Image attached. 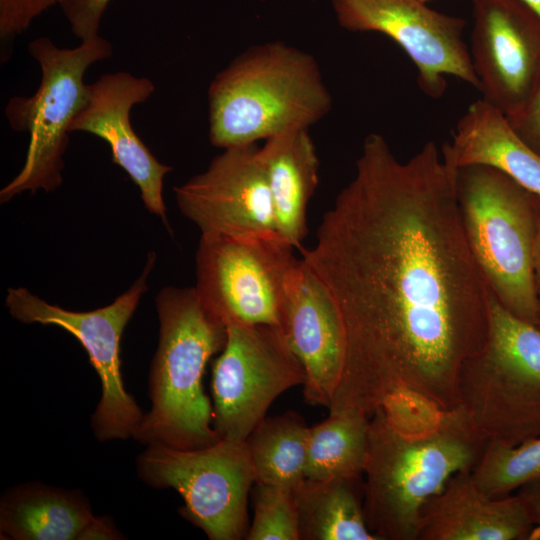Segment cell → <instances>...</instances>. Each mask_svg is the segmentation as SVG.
<instances>
[{
  "instance_id": "cell-1",
  "label": "cell",
  "mask_w": 540,
  "mask_h": 540,
  "mask_svg": "<svg viewBox=\"0 0 540 540\" xmlns=\"http://www.w3.org/2000/svg\"><path fill=\"white\" fill-rule=\"evenodd\" d=\"M456 176L433 141L402 162L371 133L314 247L300 249L345 329L329 413L370 417L398 389L457 405L460 371L488 337L490 290L466 238Z\"/></svg>"
},
{
  "instance_id": "cell-2",
  "label": "cell",
  "mask_w": 540,
  "mask_h": 540,
  "mask_svg": "<svg viewBox=\"0 0 540 540\" xmlns=\"http://www.w3.org/2000/svg\"><path fill=\"white\" fill-rule=\"evenodd\" d=\"M486 442L459 406L427 431L394 424L379 407L368 425L363 508L378 540H417L423 505L456 473L472 471Z\"/></svg>"
},
{
  "instance_id": "cell-3",
  "label": "cell",
  "mask_w": 540,
  "mask_h": 540,
  "mask_svg": "<svg viewBox=\"0 0 540 540\" xmlns=\"http://www.w3.org/2000/svg\"><path fill=\"white\" fill-rule=\"evenodd\" d=\"M209 139L225 149L254 144L289 128H307L332 108L316 59L281 41L249 47L208 89Z\"/></svg>"
},
{
  "instance_id": "cell-4",
  "label": "cell",
  "mask_w": 540,
  "mask_h": 540,
  "mask_svg": "<svg viewBox=\"0 0 540 540\" xmlns=\"http://www.w3.org/2000/svg\"><path fill=\"white\" fill-rule=\"evenodd\" d=\"M156 310L160 328L149 373L151 409L133 439L178 449L212 445L220 438L202 377L225 345L226 325L204 306L195 287L162 288Z\"/></svg>"
},
{
  "instance_id": "cell-5",
  "label": "cell",
  "mask_w": 540,
  "mask_h": 540,
  "mask_svg": "<svg viewBox=\"0 0 540 540\" xmlns=\"http://www.w3.org/2000/svg\"><path fill=\"white\" fill-rule=\"evenodd\" d=\"M456 189L466 238L490 292L540 327L533 270L538 197L486 165L458 168Z\"/></svg>"
},
{
  "instance_id": "cell-6",
  "label": "cell",
  "mask_w": 540,
  "mask_h": 540,
  "mask_svg": "<svg viewBox=\"0 0 540 540\" xmlns=\"http://www.w3.org/2000/svg\"><path fill=\"white\" fill-rule=\"evenodd\" d=\"M457 406L486 442L515 446L540 436V327L491 292L488 337L460 371Z\"/></svg>"
},
{
  "instance_id": "cell-7",
  "label": "cell",
  "mask_w": 540,
  "mask_h": 540,
  "mask_svg": "<svg viewBox=\"0 0 540 540\" xmlns=\"http://www.w3.org/2000/svg\"><path fill=\"white\" fill-rule=\"evenodd\" d=\"M28 52L40 66L41 81L32 96L12 97L5 108L10 127L28 132L29 145L22 169L0 191L1 203L25 191L50 192L62 184L69 128L89 97L85 72L111 57L113 49L100 35L75 48H59L38 37L28 44Z\"/></svg>"
},
{
  "instance_id": "cell-8",
  "label": "cell",
  "mask_w": 540,
  "mask_h": 540,
  "mask_svg": "<svg viewBox=\"0 0 540 540\" xmlns=\"http://www.w3.org/2000/svg\"><path fill=\"white\" fill-rule=\"evenodd\" d=\"M299 264L293 247L279 236L201 234L195 289L204 306L225 325H269L281 330Z\"/></svg>"
},
{
  "instance_id": "cell-9",
  "label": "cell",
  "mask_w": 540,
  "mask_h": 540,
  "mask_svg": "<svg viewBox=\"0 0 540 540\" xmlns=\"http://www.w3.org/2000/svg\"><path fill=\"white\" fill-rule=\"evenodd\" d=\"M156 263L149 253L141 275L111 304L92 311H72L49 304L27 288H8L5 300L11 316L26 324L58 326L72 334L86 350L101 382V398L91 417L97 440L133 438L144 413L127 392L121 374L120 340Z\"/></svg>"
},
{
  "instance_id": "cell-10",
  "label": "cell",
  "mask_w": 540,
  "mask_h": 540,
  "mask_svg": "<svg viewBox=\"0 0 540 540\" xmlns=\"http://www.w3.org/2000/svg\"><path fill=\"white\" fill-rule=\"evenodd\" d=\"M137 474L153 488L176 490L184 501L180 514L209 539L245 536L255 483L246 441L220 438L195 449L149 445L137 458Z\"/></svg>"
},
{
  "instance_id": "cell-11",
  "label": "cell",
  "mask_w": 540,
  "mask_h": 540,
  "mask_svg": "<svg viewBox=\"0 0 540 540\" xmlns=\"http://www.w3.org/2000/svg\"><path fill=\"white\" fill-rule=\"evenodd\" d=\"M226 332L212 370V423L219 438L245 441L272 402L303 385L306 374L279 328L229 323Z\"/></svg>"
},
{
  "instance_id": "cell-12",
  "label": "cell",
  "mask_w": 540,
  "mask_h": 540,
  "mask_svg": "<svg viewBox=\"0 0 540 540\" xmlns=\"http://www.w3.org/2000/svg\"><path fill=\"white\" fill-rule=\"evenodd\" d=\"M339 26L350 32H377L393 40L418 71L423 93L441 97L446 76L478 89L463 18L429 8L419 0H331Z\"/></svg>"
},
{
  "instance_id": "cell-13",
  "label": "cell",
  "mask_w": 540,
  "mask_h": 540,
  "mask_svg": "<svg viewBox=\"0 0 540 540\" xmlns=\"http://www.w3.org/2000/svg\"><path fill=\"white\" fill-rule=\"evenodd\" d=\"M256 143L223 149L207 169L174 187L179 210L201 234L279 236L267 173Z\"/></svg>"
},
{
  "instance_id": "cell-14",
  "label": "cell",
  "mask_w": 540,
  "mask_h": 540,
  "mask_svg": "<svg viewBox=\"0 0 540 540\" xmlns=\"http://www.w3.org/2000/svg\"><path fill=\"white\" fill-rule=\"evenodd\" d=\"M470 56L482 99L505 117L540 78V15L520 0H472Z\"/></svg>"
},
{
  "instance_id": "cell-15",
  "label": "cell",
  "mask_w": 540,
  "mask_h": 540,
  "mask_svg": "<svg viewBox=\"0 0 540 540\" xmlns=\"http://www.w3.org/2000/svg\"><path fill=\"white\" fill-rule=\"evenodd\" d=\"M155 89L147 77L126 71L104 74L89 84L88 101L73 119L69 131L90 133L107 142L112 161L137 185L146 209L159 216L170 230L163 180L172 167L154 157L130 122L132 107L147 101Z\"/></svg>"
},
{
  "instance_id": "cell-16",
  "label": "cell",
  "mask_w": 540,
  "mask_h": 540,
  "mask_svg": "<svg viewBox=\"0 0 540 540\" xmlns=\"http://www.w3.org/2000/svg\"><path fill=\"white\" fill-rule=\"evenodd\" d=\"M281 330L305 370V401L328 408L345 363V329L330 291L302 259Z\"/></svg>"
},
{
  "instance_id": "cell-17",
  "label": "cell",
  "mask_w": 540,
  "mask_h": 540,
  "mask_svg": "<svg viewBox=\"0 0 540 540\" xmlns=\"http://www.w3.org/2000/svg\"><path fill=\"white\" fill-rule=\"evenodd\" d=\"M534 534L517 494L489 497L471 471H462L423 505L417 540H534Z\"/></svg>"
},
{
  "instance_id": "cell-18",
  "label": "cell",
  "mask_w": 540,
  "mask_h": 540,
  "mask_svg": "<svg viewBox=\"0 0 540 540\" xmlns=\"http://www.w3.org/2000/svg\"><path fill=\"white\" fill-rule=\"evenodd\" d=\"M4 540H118L112 520L95 516L79 490L29 482L8 489L0 501Z\"/></svg>"
},
{
  "instance_id": "cell-19",
  "label": "cell",
  "mask_w": 540,
  "mask_h": 540,
  "mask_svg": "<svg viewBox=\"0 0 540 540\" xmlns=\"http://www.w3.org/2000/svg\"><path fill=\"white\" fill-rule=\"evenodd\" d=\"M441 154L452 169L490 166L540 198V154L514 132L503 113L482 98L458 120Z\"/></svg>"
},
{
  "instance_id": "cell-20",
  "label": "cell",
  "mask_w": 540,
  "mask_h": 540,
  "mask_svg": "<svg viewBox=\"0 0 540 540\" xmlns=\"http://www.w3.org/2000/svg\"><path fill=\"white\" fill-rule=\"evenodd\" d=\"M271 192L277 234L302 248L306 210L319 181V159L307 128H289L259 148Z\"/></svg>"
},
{
  "instance_id": "cell-21",
  "label": "cell",
  "mask_w": 540,
  "mask_h": 540,
  "mask_svg": "<svg viewBox=\"0 0 540 540\" xmlns=\"http://www.w3.org/2000/svg\"><path fill=\"white\" fill-rule=\"evenodd\" d=\"M293 493L300 539L378 540L365 519L363 475L305 478Z\"/></svg>"
},
{
  "instance_id": "cell-22",
  "label": "cell",
  "mask_w": 540,
  "mask_h": 540,
  "mask_svg": "<svg viewBox=\"0 0 540 540\" xmlns=\"http://www.w3.org/2000/svg\"><path fill=\"white\" fill-rule=\"evenodd\" d=\"M309 430L292 411L265 417L245 440L255 483L294 491L305 479Z\"/></svg>"
},
{
  "instance_id": "cell-23",
  "label": "cell",
  "mask_w": 540,
  "mask_h": 540,
  "mask_svg": "<svg viewBox=\"0 0 540 540\" xmlns=\"http://www.w3.org/2000/svg\"><path fill=\"white\" fill-rule=\"evenodd\" d=\"M369 417L355 412L329 413L310 427L305 478L361 476L368 452Z\"/></svg>"
},
{
  "instance_id": "cell-24",
  "label": "cell",
  "mask_w": 540,
  "mask_h": 540,
  "mask_svg": "<svg viewBox=\"0 0 540 540\" xmlns=\"http://www.w3.org/2000/svg\"><path fill=\"white\" fill-rule=\"evenodd\" d=\"M471 472L487 496L511 495L540 477V436L515 446L488 442Z\"/></svg>"
},
{
  "instance_id": "cell-25",
  "label": "cell",
  "mask_w": 540,
  "mask_h": 540,
  "mask_svg": "<svg viewBox=\"0 0 540 540\" xmlns=\"http://www.w3.org/2000/svg\"><path fill=\"white\" fill-rule=\"evenodd\" d=\"M254 518L248 540H300L293 491L255 483Z\"/></svg>"
},
{
  "instance_id": "cell-26",
  "label": "cell",
  "mask_w": 540,
  "mask_h": 540,
  "mask_svg": "<svg viewBox=\"0 0 540 540\" xmlns=\"http://www.w3.org/2000/svg\"><path fill=\"white\" fill-rule=\"evenodd\" d=\"M62 0H0V38L10 45L32 22Z\"/></svg>"
},
{
  "instance_id": "cell-27",
  "label": "cell",
  "mask_w": 540,
  "mask_h": 540,
  "mask_svg": "<svg viewBox=\"0 0 540 540\" xmlns=\"http://www.w3.org/2000/svg\"><path fill=\"white\" fill-rule=\"evenodd\" d=\"M111 0H62L59 4L75 37L86 41L99 36L102 17Z\"/></svg>"
},
{
  "instance_id": "cell-28",
  "label": "cell",
  "mask_w": 540,
  "mask_h": 540,
  "mask_svg": "<svg viewBox=\"0 0 540 540\" xmlns=\"http://www.w3.org/2000/svg\"><path fill=\"white\" fill-rule=\"evenodd\" d=\"M506 119L514 132L540 154V78L521 109Z\"/></svg>"
},
{
  "instance_id": "cell-29",
  "label": "cell",
  "mask_w": 540,
  "mask_h": 540,
  "mask_svg": "<svg viewBox=\"0 0 540 540\" xmlns=\"http://www.w3.org/2000/svg\"><path fill=\"white\" fill-rule=\"evenodd\" d=\"M517 495L535 527L534 540H540V477L520 487Z\"/></svg>"
},
{
  "instance_id": "cell-30",
  "label": "cell",
  "mask_w": 540,
  "mask_h": 540,
  "mask_svg": "<svg viewBox=\"0 0 540 540\" xmlns=\"http://www.w3.org/2000/svg\"><path fill=\"white\" fill-rule=\"evenodd\" d=\"M533 270L537 294L540 300V198H538L537 203L536 233L533 247Z\"/></svg>"
},
{
  "instance_id": "cell-31",
  "label": "cell",
  "mask_w": 540,
  "mask_h": 540,
  "mask_svg": "<svg viewBox=\"0 0 540 540\" xmlns=\"http://www.w3.org/2000/svg\"><path fill=\"white\" fill-rule=\"evenodd\" d=\"M540 15V0H520Z\"/></svg>"
},
{
  "instance_id": "cell-32",
  "label": "cell",
  "mask_w": 540,
  "mask_h": 540,
  "mask_svg": "<svg viewBox=\"0 0 540 540\" xmlns=\"http://www.w3.org/2000/svg\"><path fill=\"white\" fill-rule=\"evenodd\" d=\"M419 1L426 3V2H428L430 0H419Z\"/></svg>"
}]
</instances>
